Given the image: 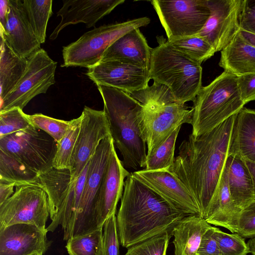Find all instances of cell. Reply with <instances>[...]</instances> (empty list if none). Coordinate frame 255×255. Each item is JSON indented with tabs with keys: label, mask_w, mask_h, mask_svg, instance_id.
<instances>
[{
	"label": "cell",
	"mask_w": 255,
	"mask_h": 255,
	"mask_svg": "<svg viewBox=\"0 0 255 255\" xmlns=\"http://www.w3.org/2000/svg\"><path fill=\"white\" fill-rule=\"evenodd\" d=\"M167 39L197 35L211 14L207 0L150 1Z\"/></svg>",
	"instance_id": "obj_9"
},
{
	"label": "cell",
	"mask_w": 255,
	"mask_h": 255,
	"mask_svg": "<svg viewBox=\"0 0 255 255\" xmlns=\"http://www.w3.org/2000/svg\"><path fill=\"white\" fill-rule=\"evenodd\" d=\"M81 117L79 131L70 163L69 170L73 179L80 176L101 142L111 135L109 123L104 110L85 106Z\"/></svg>",
	"instance_id": "obj_14"
},
{
	"label": "cell",
	"mask_w": 255,
	"mask_h": 255,
	"mask_svg": "<svg viewBox=\"0 0 255 255\" xmlns=\"http://www.w3.org/2000/svg\"><path fill=\"white\" fill-rule=\"evenodd\" d=\"M152 48L149 68L154 82L167 86L176 100L193 102L201 88L202 68L171 46L163 36Z\"/></svg>",
	"instance_id": "obj_4"
},
{
	"label": "cell",
	"mask_w": 255,
	"mask_h": 255,
	"mask_svg": "<svg viewBox=\"0 0 255 255\" xmlns=\"http://www.w3.org/2000/svg\"><path fill=\"white\" fill-rule=\"evenodd\" d=\"M124 2V0H63V5L57 13L61 17V21L49 39H55L60 32L69 25L84 23L87 28L95 27L99 20Z\"/></svg>",
	"instance_id": "obj_21"
},
{
	"label": "cell",
	"mask_w": 255,
	"mask_h": 255,
	"mask_svg": "<svg viewBox=\"0 0 255 255\" xmlns=\"http://www.w3.org/2000/svg\"><path fill=\"white\" fill-rule=\"evenodd\" d=\"M102 237V255H119V236L117 217L113 214L104 223Z\"/></svg>",
	"instance_id": "obj_39"
},
{
	"label": "cell",
	"mask_w": 255,
	"mask_h": 255,
	"mask_svg": "<svg viewBox=\"0 0 255 255\" xmlns=\"http://www.w3.org/2000/svg\"><path fill=\"white\" fill-rule=\"evenodd\" d=\"M245 161L252 176L254 187V197L255 199V163L249 161Z\"/></svg>",
	"instance_id": "obj_47"
},
{
	"label": "cell",
	"mask_w": 255,
	"mask_h": 255,
	"mask_svg": "<svg viewBox=\"0 0 255 255\" xmlns=\"http://www.w3.org/2000/svg\"><path fill=\"white\" fill-rule=\"evenodd\" d=\"M89 164V162L76 179L72 178L69 169L52 167L39 174L36 184L46 193L50 207L51 222L46 229L48 232H54L61 225L64 241H68L71 238Z\"/></svg>",
	"instance_id": "obj_6"
},
{
	"label": "cell",
	"mask_w": 255,
	"mask_h": 255,
	"mask_svg": "<svg viewBox=\"0 0 255 255\" xmlns=\"http://www.w3.org/2000/svg\"><path fill=\"white\" fill-rule=\"evenodd\" d=\"M57 142L32 125L0 138V150L40 174L52 167Z\"/></svg>",
	"instance_id": "obj_8"
},
{
	"label": "cell",
	"mask_w": 255,
	"mask_h": 255,
	"mask_svg": "<svg viewBox=\"0 0 255 255\" xmlns=\"http://www.w3.org/2000/svg\"><path fill=\"white\" fill-rule=\"evenodd\" d=\"M236 114L212 130L191 133L179 147L172 173L185 185L204 217L217 191L229 154Z\"/></svg>",
	"instance_id": "obj_1"
},
{
	"label": "cell",
	"mask_w": 255,
	"mask_h": 255,
	"mask_svg": "<svg viewBox=\"0 0 255 255\" xmlns=\"http://www.w3.org/2000/svg\"><path fill=\"white\" fill-rule=\"evenodd\" d=\"M119 159L115 147L109 159L97 197L95 219L97 228L116 214L118 203L123 195L125 180L130 174Z\"/></svg>",
	"instance_id": "obj_19"
},
{
	"label": "cell",
	"mask_w": 255,
	"mask_h": 255,
	"mask_svg": "<svg viewBox=\"0 0 255 255\" xmlns=\"http://www.w3.org/2000/svg\"><path fill=\"white\" fill-rule=\"evenodd\" d=\"M181 126L177 127L152 154L147 155L144 169L172 172L175 143Z\"/></svg>",
	"instance_id": "obj_32"
},
{
	"label": "cell",
	"mask_w": 255,
	"mask_h": 255,
	"mask_svg": "<svg viewBox=\"0 0 255 255\" xmlns=\"http://www.w3.org/2000/svg\"><path fill=\"white\" fill-rule=\"evenodd\" d=\"M104 102L114 145L119 149L125 168L145 167L147 145L139 126L143 106L121 90L97 85Z\"/></svg>",
	"instance_id": "obj_3"
},
{
	"label": "cell",
	"mask_w": 255,
	"mask_h": 255,
	"mask_svg": "<svg viewBox=\"0 0 255 255\" xmlns=\"http://www.w3.org/2000/svg\"><path fill=\"white\" fill-rule=\"evenodd\" d=\"M214 237L221 255H247L249 253L244 238L237 233L228 234L215 227Z\"/></svg>",
	"instance_id": "obj_38"
},
{
	"label": "cell",
	"mask_w": 255,
	"mask_h": 255,
	"mask_svg": "<svg viewBox=\"0 0 255 255\" xmlns=\"http://www.w3.org/2000/svg\"><path fill=\"white\" fill-rule=\"evenodd\" d=\"M81 116L72 120L73 123L64 137L57 142V149L52 162V167L69 169L73 150L79 133Z\"/></svg>",
	"instance_id": "obj_34"
},
{
	"label": "cell",
	"mask_w": 255,
	"mask_h": 255,
	"mask_svg": "<svg viewBox=\"0 0 255 255\" xmlns=\"http://www.w3.org/2000/svg\"><path fill=\"white\" fill-rule=\"evenodd\" d=\"M25 72L14 89L0 102V111L17 107L22 110L40 94H45L55 83L57 62L40 48L27 58Z\"/></svg>",
	"instance_id": "obj_12"
},
{
	"label": "cell",
	"mask_w": 255,
	"mask_h": 255,
	"mask_svg": "<svg viewBox=\"0 0 255 255\" xmlns=\"http://www.w3.org/2000/svg\"><path fill=\"white\" fill-rule=\"evenodd\" d=\"M46 228L18 223L0 229V255L44 254L51 245Z\"/></svg>",
	"instance_id": "obj_20"
},
{
	"label": "cell",
	"mask_w": 255,
	"mask_h": 255,
	"mask_svg": "<svg viewBox=\"0 0 255 255\" xmlns=\"http://www.w3.org/2000/svg\"><path fill=\"white\" fill-rule=\"evenodd\" d=\"M228 155L255 163V110L244 107L238 113Z\"/></svg>",
	"instance_id": "obj_25"
},
{
	"label": "cell",
	"mask_w": 255,
	"mask_h": 255,
	"mask_svg": "<svg viewBox=\"0 0 255 255\" xmlns=\"http://www.w3.org/2000/svg\"><path fill=\"white\" fill-rule=\"evenodd\" d=\"M148 17L95 27L76 41L63 47L61 67L91 68L100 62L105 51L118 38L136 28L150 23Z\"/></svg>",
	"instance_id": "obj_7"
},
{
	"label": "cell",
	"mask_w": 255,
	"mask_h": 255,
	"mask_svg": "<svg viewBox=\"0 0 255 255\" xmlns=\"http://www.w3.org/2000/svg\"><path fill=\"white\" fill-rule=\"evenodd\" d=\"M211 226L201 217L187 215L173 227L174 255H198L202 237Z\"/></svg>",
	"instance_id": "obj_24"
},
{
	"label": "cell",
	"mask_w": 255,
	"mask_h": 255,
	"mask_svg": "<svg viewBox=\"0 0 255 255\" xmlns=\"http://www.w3.org/2000/svg\"><path fill=\"white\" fill-rule=\"evenodd\" d=\"M243 0H207L211 14L197 36L204 38L216 52L223 50L240 30Z\"/></svg>",
	"instance_id": "obj_15"
},
{
	"label": "cell",
	"mask_w": 255,
	"mask_h": 255,
	"mask_svg": "<svg viewBox=\"0 0 255 255\" xmlns=\"http://www.w3.org/2000/svg\"><path fill=\"white\" fill-rule=\"evenodd\" d=\"M236 233L243 238H255V200L241 210L237 221Z\"/></svg>",
	"instance_id": "obj_40"
},
{
	"label": "cell",
	"mask_w": 255,
	"mask_h": 255,
	"mask_svg": "<svg viewBox=\"0 0 255 255\" xmlns=\"http://www.w3.org/2000/svg\"><path fill=\"white\" fill-rule=\"evenodd\" d=\"M241 211L231 196L227 168L225 165L218 188L204 219L209 224L223 227L233 233H236L237 221Z\"/></svg>",
	"instance_id": "obj_23"
},
{
	"label": "cell",
	"mask_w": 255,
	"mask_h": 255,
	"mask_svg": "<svg viewBox=\"0 0 255 255\" xmlns=\"http://www.w3.org/2000/svg\"><path fill=\"white\" fill-rule=\"evenodd\" d=\"M132 175L175 208L186 214L202 217L199 206L183 182L165 170H140Z\"/></svg>",
	"instance_id": "obj_16"
},
{
	"label": "cell",
	"mask_w": 255,
	"mask_h": 255,
	"mask_svg": "<svg viewBox=\"0 0 255 255\" xmlns=\"http://www.w3.org/2000/svg\"><path fill=\"white\" fill-rule=\"evenodd\" d=\"M139 126L147 145V155L152 154L179 126L191 124L192 111L184 104H149L143 105Z\"/></svg>",
	"instance_id": "obj_13"
},
{
	"label": "cell",
	"mask_w": 255,
	"mask_h": 255,
	"mask_svg": "<svg viewBox=\"0 0 255 255\" xmlns=\"http://www.w3.org/2000/svg\"><path fill=\"white\" fill-rule=\"evenodd\" d=\"M239 33L246 41L255 47V34L240 29Z\"/></svg>",
	"instance_id": "obj_46"
},
{
	"label": "cell",
	"mask_w": 255,
	"mask_h": 255,
	"mask_svg": "<svg viewBox=\"0 0 255 255\" xmlns=\"http://www.w3.org/2000/svg\"><path fill=\"white\" fill-rule=\"evenodd\" d=\"M171 231L165 232L131 246L124 255H166L172 236Z\"/></svg>",
	"instance_id": "obj_35"
},
{
	"label": "cell",
	"mask_w": 255,
	"mask_h": 255,
	"mask_svg": "<svg viewBox=\"0 0 255 255\" xmlns=\"http://www.w3.org/2000/svg\"><path fill=\"white\" fill-rule=\"evenodd\" d=\"M31 125L42 130L58 142L65 135L72 125V120L69 121L54 119L42 114L27 115Z\"/></svg>",
	"instance_id": "obj_36"
},
{
	"label": "cell",
	"mask_w": 255,
	"mask_h": 255,
	"mask_svg": "<svg viewBox=\"0 0 255 255\" xmlns=\"http://www.w3.org/2000/svg\"><path fill=\"white\" fill-rule=\"evenodd\" d=\"M85 74L97 86L113 87L125 92L148 85L149 70L118 61H102L88 69Z\"/></svg>",
	"instance_id": "obj_17"
},
{
	"label": "cell",
	"mask_w": 255,
	"mask_h": 255,
	"mask_svg": "<svg viewBox=\"0 0 255 255\" xmlns=\"http://www.w3.org/2000/svg\"><path fill=\"white\" fill-rule=\"evenodd\" d=\"M31 125L27 115L19 108L0 111V138L25 129Z\"/></svg>",
	"instance_id": "obj_37"
},
{
	"label": "cell",
	"mask_w": 255,
	"mask_h": 255,
	"mask_svg": "<svg viewBox=\"0 0 255 255\" xmlns=\"http://www.w3.org/2000/svg\"><path fill=\"white\" fill-rule=\"evenodd\" d=\"M238 84L245 104L255 101V73L238 77Z\"/></svg>",
	"instance_id": "obj_42"
},
{
	"label": "cell",
	"mask_w": 255,
	"mask_h": 255,
	"mask_svg": "<svg viewBox=\"0 0 255 255\" xmlns=\"http://www.w3.org/2000/svg\"><path fill=\"white\" fill-rule=\"evenodd\" d=\"M0 37L14 52L26 58L41 48L23 0H9L6 22L3 27H0Z\"/></svg>",
	"instance_id": "obj_18"
},
{
	"label": "cell",
	"mask_w": 255,
	"mask_h": 255,
	"mask_svg": "<svg viewBox=\"0 0 255 255\" xmlns=\"http://www.w3.org/2000/svg\"><path fill=\"white\" fill-rule=\"evenodd\" d=\"M219 66L237 77L255 73V47L239 32L221 51Z\"/></svg>",
	"instance_id": "obj_26"
},
{
	"label": "cell",
	"mask_w": 255,
	"mask_h": 255,
	"mask_svg": "<svg viewBox=\"0 0 255 255\" xmlns=\"http://www.w3.org/2000/svg\"><path fill=\"white\" fill-rule=\"evenodd\" d=\"M226 166L231 196L242 210L255 200L251 175L246 161L236 155H228Z\"/></svg>",
	"instance_id": "obj_27"
},
{
	"label": "cell",
	"mask_w": 255,
	"mask_h": 255,
	"mask_svg": "<svg viewBox=\"0 0 255 255\" xmlns=\"http://www.w3.org/2000/svg\"><path fill=\"white\" fill-rule=\"evenodd\" d=\"M114 148L113 139L110 135L101 142L89 162L71 238L84 235L98 229L95 219L97 197Z\"/></svg>",
	"instance_id": "obj_11"
},
{
	"label": "cell",
	"mask_w": 255,
	"mask_h": 255,
	"mask_svg": "<svg viewBox=\"0 0 255 255\" xmlns=\"http://www.w3.org/2000/svg\"><path fill=\"white\" fill-rule=\"evenodd\" d=\"M215 227L211 226L203 235L198 251V255H221L214 237Z\"/></svg>",
	"instance_id": "obj_43"
},
{
	"label": "cell",
	"mask_w": 255,
	"mask_h": 255,
	"mask_svg": "<svg viewBox=\"0 0 255 255\" xmlns=\"http://www.w3.org/2000/svg\"><path fill=\"white\" fill-rule=\"evenodd\" d=\"M121 199L117 224L120 244L126 248L171 231L187 216L136 179L131 173L125 181Z\"/></svg>",
	"instance_id": "obj_2"
},
{
	"label": "cell",
	"mask_w": 255,
	"mask_h": 255,
	"mask_svg": "<svg viewBox=\"0 0 255 255\" xmlns=\"http://www.w3.org/2000/svg\"><path fill=\"white\" fill-rule=\"evenodd\" d=\"M152 49L139 28H136L116 40L105 51L100 61H118L149 69Z\"/></svg>",
	"instance_id": "obj_22"
},
{
	"label": "cell",
	"mask_w": 255,
	"mask_h": 255,
	"mask_svg": "<svg viewBox=\"0 0 255 255\" xmlns=\"http://www.w3.org/2000/svg\"><path fill=\"white\" fill-rule=\"evenodd\" d=\"M167 41L174 49L200 65L216 52L204 38L197 35L172 38Z\"/></svg>",
	"instance_id": "obj_29"
},
{
	"label": "cell",
	"mask_w": 255,
	"mask_h": 255,
	"mask_svg": "<svg viewBox=\"0 0 255 255\" xmlns=\"http://www.w3.org/2000/svg\"><path fill=\"white\" fill-rule=\"evenodd\" d=\"M52 0H23L31 26L41 44L45 42L48 20L52 14Z\"/></svg>",
	"instance_id": "obj_31"
},
{
	"label": "cell",
	"mask_w": 255,
	"mask_h": 255,
	"mask_svg": "<svg viewBox=\"0 0 255 255\" xmlns=\"http://www.w3.org/2000/svg\"><path fill=\"white\" fill-rule=\"evenodd\" d=\"M9 0H0V24L3 27L6 24Z\"/></svg>",
	"instance_id": "obj_45"
},
{
	"label": "cell",
	"mask_w": 255,
	"mask_h": 255,
	"mask_svg": "<svg viewBox=\"0 0 255 255\" xmlns=\"http://www.w3.org/2000/svg\"><path fill=\"white\" fill-rule=\"evenodd\" d=\"M49 216L50 207L45 191L37 184L18 185L13 194L0 205V229L18 223L46 229Z\"/></svg>",
	"instance_id": "obj_10"
},
{
	"label": "cell",
	"mask_w": 255,
	"mask_h": 255,
	"mask_svg": "<svg viewBox=\"0 0 255 255\" xmlns=\"http://www.w3.org/2000/svg\"><path fill=\"white\" fill-rule=\"evenodd\" d=\"M103 229L71 238L66 248L69 255H102Z\"/></svg>",
	"instance_id": "obj_33"
},
{
	"label": "cell",
	"mask_w": 255,
	"mask_h": 255,
	"mask_svg": "<svg viewBox=\"0 0 255 255\" xmlns=\"http://www.w3.org/2000/svg\"><path fill=\"white\" fill-rule=\"evenodd\" d=\"M14 187V183L0 179V205L13 194Z\"/></svg>",
	"instance_id": "obj_44"
},
{
	"label": "cell",
	"mask_w": 255,
	"mask_h": 255,
	"mask_svg": "<svg viewBox=\"0 0 255 255\" xmlns=\"http://www.w3.org/2000/svg\"><path fill=\"white\" fill-rule=\"evenodd\" d=\"M43 254H42V253H35V254H32L31 255H43Z\"/></svg>",
	"instance_id": "obj_49"
},
{
	"label": "cell",
	"mask_w": 255,
	"mask_h": 255,
	"mask_svg": "<svg viewBox=\"0 0 255 255\" xmlns=\"http://www.w3.org/2000/svg\"><path fill=\"white\" fill-rule=\"evenodd\" d=\"M247 244L249 253L252 254V255H255V238L251 239Z\"/></svg>",
	"instance_id": "obj_48"
},
{
	"label": "cell",
	"mask_w": 255,
	"mask_h": 255,
	"mask_svg": "<svg viewBox=\"0 0 255 255\" xmlns=\"http://www.w3.org/2000/svg\"><path fill=\"white\" fill-rule=\"evenodd\" d=\"M238 77L224 71L208 85L201 88L191 107V134L207 133L244 107Z\"/></svg>",
	"instance_id": "obj_5"
},
{
	"label": "cell",
	"mask_w": 255,
	"mask_h": 255,
	"mask_svg": "<svg viewBox=\"0 0 255 255\" xmlns=\"http://www.w3.org/2000/svg\"><path fill=\"white\" fill-rule=\"evenodd\" d=\"M38 176L39 174L0 150V179L13 183L16 187L24 184H36Z\"/></svg>",
	"instance_id": "obj_30"
},
{
	"label": "cell",
	"mask_w": 255,
	"mask_h": 255,
	"mask_svg": "<svg viewBox=\"0 0 255 255\" xmlns=\"http://www.w3.org/2000/svg\"><path fill=\"white\" fill-rule=\"evenodd\" d=\"M240 28L255 34V0H243Z\"/></svg>",
	"instance_id": "obj_41"
},
{
	"label": "cell",
	"mask_w": 255,
	"mask_h": 255,
	"mask_svg": "<svg viewBox=\"0 0 255 255\" xmlns=\"http://www.w3.org/2000/svg\"><path fill=\"white\" fill-rule=\"evenodd\" d=\"M27 58L14 52L0 40V101L12 91L22 78L27 66Z\"/></svg>",
	"instance_id": "obj_28"
}]
</instances>
